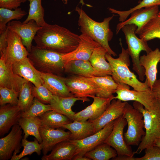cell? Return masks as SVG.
I'll return each instance as SVG.
<instances>
[{
  "label": "cell",
  "instance_id": "6da1fadb",
  "mask_svg": "<svg viewBox=\"0 0 160 160\" xmlns=\"http://www.w3.org/2000/svg\"><path fill=\"white\" fill-rule=\"evenodd\" d=\"M34 40L38 47L65 54L77 47L80 37L65 28L46 23L37 31Z\"/></svg>",
  "mask_w": 160,
  "mask_h": 160
},
{
  "label": "cell",
  "instance_id": "7a4b0ae2",
  "mask_svg": "<svg viewBox=\"0 0 160 160\" xmlns=\"http://www.w3.org/2000/svg\"><path fill=\"white\" fill-rule=\"evenodd\" d=\"M75 11L79 15V26L81 34L92 38L104 48L109 54L116 56V53L110 47L109 42L113 37V33L110 28V22L114 15L105 18L101 22H98L90 17L81 9L77 7Z\"/></svg>",
  "mask_w": 160,
  "mask_h": 160
},
{
  "label": "cell",
  "instance_id": "3957f363",
  "mask_svg": "<svg viewBox=\"0 0 160 160\" xmlns=\"http://www.w3.org/2000/svg\"><path fill=\"white\" fill-rule=\"evenodd\" d=\"M120 44L121 52L118 57L114 58L107 53L105 55L106 59L111 66V76L114 81L118 84H124L130 86L136 91H145L150 89L147 79L144 82L140 81L135 74L129 70L130 55L127 49L123 47L121 41Z\"/></svg>",
  "mask_w": 160,
  "mask_h": 160
},
{
  "label": "cell",
  "instance_id": "277c9868",
  "mask_svg": "<svg viewBox=\"0 0 160 160\" xmlns=\"http://www.w3.org/2000/svg\"><path fill=\"white\" fill-rule=\"evenodd\" d=\"M134 108L141 112L143 116L145 135L138 145L135 154L140 153L145 149L154 145L155 141L160 137V100L152 109L148 110L138 102L133 103Z\"/></svg>",
  "mask_w": 160,
  "mask_h": 160
},
{
  "label": "cell",
  "instance_id": "5b68a950",
  "mask_svg": "<svg viewBox=\"0 0 160 160\" xmlns=\"http://www.w3.org/2000/svg\"><path fill=\"white\" fill-rule=\"evenodd\" d=\"M63 55L32 45L28 57L39 71L57 75L64 71Z\"/></svg>",
  "mask_w": 160,
  "mask_h": 160
},
{
  "label": "cell",
  "instance_id": "8992f818",
  "mask_svg": "<svg viewBox=\"0 0 160 160\" xmlns=\"http://www.w3.org/2000/svg\"><path fill=\"white\" fill-rule=\"evenodd\" d=\"M137 28L136 25L129 24L124 26L121 30L125 36L127 45V50L133 63L132 69L139 76V79L143 81L145 70L140 64V55L142 51H145L147 54L152 50L148 46L147 41L136 36L135 31Z\"/></svg>",
  "mask_w": 160,
  "mask_h": 160
},
{
  "label": "cell",
  "instance_id": "52a82bcc",
  "mask_svg": "<svg viewBox=\"0 0 160 160\" xmlns=\"http://www.w3.org/2000/svg\"><path fill=\"white\" fill-rule=\"evenodd\" d=\"M123 115L128 124L127 131L124 134L126 143L129 146H138L145 133L142 113L127 102Z\"/></svg>",
  "mask_w": 160,
  "mask_h": 160
},
{
  "label": "cell",
  "instance_id": "ba28073f",
  "mask_svg": "<svg viewBox=\"0 0 160 160\" xmlns=\"http://www.w3.org/2000/svg\"><path fill=\"white\" fill-rule=\"evenodd\" d=\"M116 92V95L114 99L122 101H134L139 102L148 110L152 109L159 99L151 89L145 91H136L130 89L129 86L124 84H118Z\"/></svg>",
  "mask_w": 160,
  "mask_h": 160
},
{
  "label": "cell",
  "instance_id": "9c48e42d",
  "mask_svg": "<svg viewBox=\"0 0 160 160\" xmlns=\"http://www.w3.org/2000/svg\"><path fill=\"white\" fill-rule=\"evenodd\" d=\"M127 124V121L123 115L115 120L113 129L104 142L115 150L117 156L133 157L135 154L130 146L126 143L124 139V129Z\"/></svg>",
  "mask_w": 160,
  "mask_h": 160
},
{
  "label": "cell",
  "instance_id": "30bf717a",
  "mask_svg": "<svg viewBox=\"0 0 160 160\" xmlns=\"http://www.w3.org/2000/svg\"><path fill=\"white\" fill-rule=\"evenodd\" d=\"M21 128L18 124L13 126L9 133L0 139V160H8L20 152L23 138Z\"/></svg>",
  "mask_w": 160,
  "mask_h": 160
},
{
  "label": "cell",
  "instance_id": "8fae6325",
  "mask_svg": "<svg viewBox=\"0 0 160 160\" xmlns=\"http://www.w3.org/2000/svg\"><path fill=\"white\" fill-rule=\"evenodd\" d=\"M63 78L70 92L75 97L87 98L95 95L98 91L97 85L88 77L75 75Z\"/></svg>",
  "mask_w": 160,
  "mask_h": 160
},
{
  "label": "cell",
  "instance_id": "7c38bea8",
  "mask_svg": "<svg viewBox=\"0 0 160 160\" xmlns=\"http://www.w3.org/2000/svg\"><path fill=\"white\" fill-rule=\"evenodd\" d=\"M114 121L110 122L99 131L84 138L80 140H71L76 147L75 155L84 156L86 153L104 143L113 129Z\"/></svg>",
  "mask_w": 160,
  "mask_h": 160
},
{
  "label": "cell",
  "instance_id": "4fadbf2b",
  "mask_svg": "<svg viewBox=\"0 0 160 160\" xmlns=\"http://www.w3.org/2000/svg\"><path fill=\"white\" fill-rule=\"evenodd\" d=\"M29 53L23 45L20 37L9 30L7 47L5 53L3 54L5 63L12 65L28 57Z\"/></svg>",
  "mask_w": 160,
  "mask_h": 160
},
{
  "label": "cell",
  "instance_id": "5bb4252c",
  "mask_svg": "<svg viewBox=\"0 0 160 160\" xmlns=\"http://www.w3.org/2000/svg\"><path fill=\"white\" fill-rule=\"evenodd\" d=\"M114 97L113 95L109 98H104L95 95L91 96L90 97L93 99L92 103L84 109L76 113L73 121H84L95 120L105 111Z\"/></svg>",
  "mask_w": 160,
  "mask_h": 160
},
{
  "label": "cell",
  "instance_id": "9a60e30c",
  "mask_svg": "<svg viewBox=\"0 0 160 160\" xmlns=\"http://www.w3.org/2000/svg\"><path fill=\"white\" fill-rule=\"evenodd\" d=\"M39 130L42 140V151L44 155L47 154L58 143L70 139L71 137L69 131L66 132L60 128L53 129L41 126Z\"/></svg>",
  "mask_w": 160,
  "mask_h": 160
},
{
  "label": "cell",
  "instance_id": "2e32d148",
  "mask_svg": "<svg viewBox=\"0 0 160 160\" xmlns=\"http://www.w3.org/2000/svg\"><path fill=\"white\" fill-rule=\"evenodd\" d=\"M42 27L38 26L33 20L23 23L17 20H12L8 23L7 28L16 33L21 38L23 45L29 52L32 46V43L37 31Z\"/></svg>",
  "mask_w": 160,
  "mask_h": 160
},
{
  "label": "cell",
  "instance_id": "e0dca14e",
  "mask_svg": "<svg viewBox=\"0 0 160 160\" xmlns=\"http://www.w3.org/2000/svg\"><path fill=\"white\" fill-rule=\"evenodd\" d=\"M79 37L80 41L77 47L73 51L63 55L62 58L64 63L76 60L89 61L95 49L101 46L85 34H81Z\"/></svg>",
  "mask_w": 160,
  "mask_h": 160
},
{
  "label": "cell",
  "instance_id": "ac0fdd59",
  "mask_svg": "<svg viewBox=\"0 0 160 160\" xmlns=\"http://www.w3.org/2000/svg\"><path fill=\"white\" fill-rule=\"evenodd\" d=\"M159 12V6L145 7L135 10L131 13L130 17L117 25L116 33H118L124 26L134 24L137 26L135 33L138 31L146 23L156 16Z\"/></svg>",
  "mask_w": 160,
  "mask_h": 160
},
{
  "label": "cell",
  "instance_id": "d6986e66",
  "mask_svg": "<svg viewBox=\"0 0 160 160\" xmlns=\"http://www.w3.org/2000/svg\"><path fill=\"white\" fill-rule=\"evenodd\" d=\"M127 102L113 99L99 117L94 120H88L92 124L94 133L100 130L110 122L123 115Z\"/></svg>",
  "mask_w": 160,
  "mask_h": 160
},
{
  "label": "cell",
  "instance_id": "ffe728a7",
  "mask_svg": "<svg viewBox=\"0 0 160 160\" xmlns=\"http://www.w3.org/2000/svg\"><path fill=\"white\" fill-rule=\"evenodd\" d=\"M0 55V87L19 92L23 84L27 81L15 74L13 71L12 65L5 63L4 54Z\"/></svg>",
  "mask_w": 160,
  "mask_h": 160
},
{
  "label": "cell",
  "instance_id": "44dd1931",
  "mask_svg": "<svg viewBox=\"0 0 160 160\" xmlns=\"http://www.w3.org/2000/svg\"><path fill=\"white\" fill-rule=\"evenodd\" d=\"M14 72L37 87L44 84L41 72L33 65L28 57L12 65Z\"/></svg>",
  "mask_w": 160,
  "mask_h": 160
},
{
  "label": "cell",
  "instance_id": "7402d4cb",
  "mask_svg": "<svg viewBox=\"0 0 160 160\" xmlns=\"http://www.w3.org/2000/svg\"><path fill=\"white\" fill-rule=\"evenodd\" d=\"M22 111L17 105L7 104L0 107V136L8 133L14 125L18 124Z\"/></svg>",
  "mask_w": 160,
  "mask_h": 160
},
{
  "label": "cell",
  "instance_id": "603a6c76",
  "mask_svg": "<svg viewBox=\"0 0 160 160\" xmlns=\"http://www.w3.org/2000/svg\"><path fill=\"white\" fill-rule=\"evenodd\" d=\"M160 60V50L158 48L140 57V64L145 69L146 79L151 89L157 80V66Z\"/></svg>",
  "mask_w": 160,
  "mask_h": 160
},
{
  "label": "cell",
  "instance_id": "cb8c5ba5",
  "mask_svg": "<svg viewBox=\"0 0 160 160\" xmlns=\"http://www.w3.org/2000/svg\"><path fill=\"white\" fill-rule=\"evenodd\" d=\"M83 102L89 100L88 98H82L74 95L68 97H61L53 95L50 103L52 110L65 115L72 121L76 113L72 109V107L77 101Z\"/></svg>",
  "mask_w": 160,
  "mask_h": 160
},
{
  "label": "cell",
  "instance_id": "d4e9b609",
  "mask_svg": "<svg viewBox=\"0 0 160 160\" xmlns=\"http://www.w3.org/2000/svg\"><path fill=\"white\" fill-rule=\"evenodd\" d=\"M76 147L71 140L56 144L49 154L43 155L41 160H71L75 156Z\"/></svg>",
  "mask_w": 160,
  "mask_h": 160
},
{
  "label": "cell",
  "instance_id": "484cf974",
  "mask_svg": "<svg viewBox=\"0 0 160 160\" xmlns=\"http://www.w3.org/2000/svg\"><path fill=\"white\" fill-rule=\"evenodd\" d=\"M41 75L44 81L43 85L53 95L61 97L73 95L66 85L63 77L51 73L41 72Z\"/></svg>",
  "mask_w": 160,
  "mask_h": 160
},
{
  "label": "cell",
  "instance_id": "4316f807",
  "mask_svg": "<svg viewBox=\"0 0 160 160\" xmlns=\"http://www.w3.org/2000/svg\"><path fill=\"white\" fill-rule=\"evenodd\" d=\"M65 72L86 77L103 76L92 66L89 61L73 60L64 63Z\"/></svg>",
  "mask_w": 160,
  "mask_h": 160
},
{
  "label": "cell",
  "instance_id": "83f0119b",
  "mask_svg": "<svg viewBox=\"0 0 160 160\" xmlns=\"http://www.w3.org/2000/svg\"><path fill=\"white\" fill-rule=\"evenodd\" d=\"M106 50L100 46L93 51L89 60L92 66L103 76H111V70L110 64L105 57Z\"/></svg>",
  "mask_w": 160,
  "mask_h": 160
},
{
  "label": "cell",
  "instance_id": "f1b7e54d",
  "mask_svg": "<svg viewBox=\"0 0 160 160\" xmlns=\"http://www.w3.org/2000/svg\"><path fill=\"white\" fill-rule=\"evenodd\" d=\"M62 128L68 130L71 133L70 140H80L94 133L92 123L89 120L82 121L76 120L65 125Z\"/></svg>",
  "mask_w": 160,
  "mask_h": 160
},
{
  "label": "cell",
  "instance_id": "f546056e",
  "mask_svg": "<svg viewBox=\"0 0 160 160\" xmlns=\"http://www.w3.org/2000/svg\"><path fill=\"white\" fill-rule=\"evenodd\" d=\"M97 86L98 91L96 95L97 97L104 98H109L116 92L118 85L111 76L93 77L89 78Z\"/></svg>",
  "mask_w": 160,
  "mask_h": 160
},
{
  "label": "cell",
  "instance_id": "4dcf8cb0",
  "mask_svg": "<svg viewBox=\"0 0 160 160\" xmlns=\"http://www.w3.org/2000/svg\"><path fill=\"white\" fill-rule=\"evenodd\" d=\"M18 124L23 130L24 134L23 138L27 139L29 136H33L39 143H41L42 140L39 130L41 126V121L39 117H21L19 121Z\"/></svg>",
  "mask_w": 160,
  "mask_h": 160
},
{
  "label": "cell",
  "instance_id": "1f68e13d",
  "mask_svg": "<svg viewBox=\"0 0 160 160\" xmlns=\"http://www.w3.org/2000/svg\"><path fill=\"white\" fill-rule=\"evenodd\" d=\"M41 126L53 129H58L72 121L66 116L53 110L49 111L39 117Z\"/></svg>",
  "mask_w": 160,
  "mask_h": 160
},
{
  "label": "cell",
  "instance_id": "d6a6232c",
  "mask_svg": "<svg viewBox=\"0 0 160 160\" xmlns=\"http://www.w3.org/2000/svg\"><path fill=\"white\" fill-rule=\"evenodd\" d=\"M135 33L147 41L155 38L160 39V16L158 15L151 19Z\"/></svg>",
  "mask_w": 160,
  "mask_h": 160
},
{
  "label": "cell",
  "instance_id": "836d02e7",
  "mask_svg": "<svg viewBox=\"0 0 160 160\" xmlns=\"http://www.w3.org/2000/svg\"><path fill=\"white\" fill-rule=\"evenodd\" d=\"M117 156L113 148L108 144L103 143L85 153L84 156L91 160H108Z\"/></svg>",
  "mask_w": 160,
  "mask_h": 160
},
{
  "label": "cell",
  "instance_id": "e575fe53",
  "mask_svg": "<svg viewBox=\"0 0 160 160\" xmlns=\"http://www.w3.org/2000/svg\"><path fill=\"white\" fill-rule=\"evenodd\" d=\"M29 8L28 16L23 22L26 23L31 20L35 21L40 27L43 26L46 23L44 19V9L43 7L42 0H28Z\"/></svg>",
  "mask_w": 160,
  "mask_h": 160
},
{
  "label": "cell",
  "instance_id": "d590c367",
  "mask_svg": "<svg viewBox=\"0 0 160 160\" xmlns=\"http://www.w3.org/2000/svg\"><path fill=\"white\" fill-rule=\"evenodd\" d=\"M26 12L21 8H18L12 10L0 8V34L7 28V24L13 20H18L22 18L27 14Z\"/></svg>",
  "mask_w": 160,
  "mask_h": 160
},
{
  "label": "cell",
  "instance_id": "8d00e7d4",
  "mask_svg": "<svg viewBox=\"0 0 160 160\" xmlns=\"http://www.w3.org/2000/svg\"><path fill=\"white\" fill-rule=\"evenodd\" d=\"M27 81L22 85L19 93L18 106L22 112L28 110L32 104L34 97L33 93V87Z\"/></svg>",
  "mask_w": 160,
  "mask_h": 160
},
{
  "label": "cell",
  "instance_id": "74e56055",
  "mask_svg": "<svg viewBox=\"0 0 160 160\" xmlns=\"http://www.w3.org/2000/svg\"><path fill=\"white\" fill-rule=\"evenodd\" d=\"M21 143L23 148V150L19 154L12 156L11 160H19L34 153L39 156L41 155L42 150L41 145L36 138L33 141H29L27 139L23 138Z\"/></svg>",
  "mask_w": 160,
  "mask_h": 160
},
{
  "label": "cell",
  "instance_id": "f35d334b",
  "mask_svg": "<svg viewBox=\"0 0 160 160\" xmlns=\"http://www.w3.org/2000/svg\"><path fill=\"white\" fill-rule=\"evenodd\" d=\"M52 110L50 104H46L34 97L32 104L29 109L22 112L21 117L31 118L39 117L46 112Z\"/></svg>",
  "mask_w": 160,
  "mask_h": 160
},
{
  "label": "cell",
  "instance_id": "ab89813d",
  "mask_svg": "<svg viewBox=\"0 0 160 160\" xmlns=\"http://www.w3.org/2000/svg\"><path fill=\"white\" fill-rule=\"evenodd\" d=\"M156 5L160 6V0H143L137 5L128 10L119 11L111 8H109L108 9L111 12L118 14L119 16V21L122 22L126 20L131 13L135 10Z\"/></svg>",
  "mask_w": 160,
  "mask_h": 160
},
{
  "label": "cell",
  "instance_id": "60d3db41",
  "mask_svg": "<svg viewBox=\"0 0 160 160\" xmlns=\"http://www.w3.org/2000/svg\"><path fill=\"white\" fill-rule=\"evenodd\" d=\"M19 92L7 88L0 87V105L7 104L17 105Z\"/></svg>",
  "mask_w": 160,
  "mask_h": 160
},
{
  "label": "cell",
  "instance_id": "b9f144b4",
  "mask_svg": "<svg viewBox=\"0 0 160 160\" xmlns=\"http://www.w3.org/2000/svg\"><path fill=\"white\" fill-rule=\"evenodd\" d=\"M33 93L35 98L44 104H50L53 95L43 84L33 87Z\"/></svg>",
  "mask_w": 160,
  "mask_h": 160
},
{
  "label": "cell",
  "instance_id": "7bdbcfd3",
  "mask_svg": "<svg viewBox=\"0 0 160 160\" xmlns=\"http://www.w3.org/2000/svg\"><path fill=\"white\" fill-rule=\"evenodd\" d=\"M145 154L135 160H160V147L153 145L145 150Z\"/></svg>",
  "mask_w": 160,
  "mask_h": 160
},
{
  "label": "cell",
  "instance_id": "ee69618b",
  "mask_svg": "<svg viewBox=\"0 0 160 160\" xmlns=\"http://www.w3.org/2000/svg\"><path fill=\"white\" fill-rule=\"evenodd\" d=\"M21 3L20 0H0V7L15 9L18 8Z\"/></svg>",
  "mask_w": 160,
  "mask_h": 160
},
{
  "label": "cell",
  "instance_id": "f6af8a7d",
  "mask_svg": "<svg viewBox=\"0 0 160 160\" xmlns=\"http://www.w3.org/2000/svg\"><path fill=\"white\" fill-rule=\"evenodd\" d=\"M9 29L6 30L0 34V53L4 54L6 51L7 45V36Z\"/></svg>",
  "mask_w": 160,
  "mask_h": 160
},
{
  "label": "cell",
  "instance_id": "bcb514c9",
  "mask_svg": "<svg viewBox=\"0 0 160 160\" xmlns=\"http://www.w3.org/2000/svg\"><path fill=\"white\" fill-rule=\"evenodd\" d=\"M157 97L160 100V79L156 80L151 89Z\"/></svg>",
  "mask_w": 160,
  "mask_h": 160
},
{
  "label": "cell",
  "instance_id": "7dc6e473",
  "mask_svg": "<svg viewBox=\"0 0 160 160\" xmlns=\"http://www.w3.org/2000/svg\"><path fill=\"white\" fill-rule=\"evenodd\" d=\"M112 160H135V158L127 156L124 155L117 156L113 159Z\"/></svg>",
  "mask_w": 160,
  "mask_h": 160
},
{
  "label": "cell",
  "instance_id": "c3c4849f",
  "mask_svg": "<svg viewBox=\"0 0 160 160\" xmlns=\"http://www.w3.org/2000/svg\"><path fill=\"white\" fill-rule=\"evenodd\" d=\"M73 160H91L89 158L84 156L79 155H75L73 158Z\"/></svg>",
  "mask_w": 160,
  "mask_h": 160
},
{
  "label": "cell",
  "instance_id": "681fc988",
  "mask_svg": "<svg viewBox=\"0 0 160 160\" xmlns=\"http://www.w3.org/2000/svg\"><path fill=\"white\" fill-rule=\"evenodd\" d=\"M154 145L160 147V137L158 138L155 142Z\"/></svg>",
  "mask_w": 160,
  "mask_h": 160
},
{
  "label": "cell",
  "instance_id": "f907efd6",
  "mask_svg": "<svg viewBox=\"0 0 160 160\" xmlns=\"http://www.w3.org/2000/svg\"><path fill=\"white\" fill-rule=\"evenodd\" d=\"M79 3L81 4L82 5H85L84 2V0H80Z\"/></svg>",
  "mask_w": 160,
  "mask_h": 160
},
{
  "label": "cell",
  "instance_id": "816d5d0a",
  "mask_svg": "<svg viewBox=\"0 0 160 160\" xmlns=\"http://www.w3.org/2000/svg\"><path fill=\"white\" fill-rule=\"evenodd\" d=\"M68 0H62L63 2L65 4H67L68 3Z\"/></svg>",
  "mask_w": 160,
  "mask_h": 160
},
{
  "label": "cell",
  "instance_id": "f5cc1de1",
  "mask_svg": "<svg viewBox=\"0 0 160 160\" xmlns=\"http://www.w3.org/2000/svg\"><path fill=\"white\" fill-rule=\"evenodd\" d=\"M22 3H24L28 0H20Z\"/></svg>",
  "mask_w": 160,
  "mask_h": 160
},
{
  "label": "cell",
  "instance_id": "db71d44e",
  "mask_svg": "<svg viewBox=\"0 0 160 160\" xmlns=\"http://www.w3.org/2000/svg\"><path fill=\"white\" fill-rule=\"evenodd\" d=\"M158 15L160 16V11H159V13L158 14Z\"/></svg>",
  "mask_w": 160,
  "mask_h": 160
},
{
  "label": "cell",
  "instance_id": "11a10c76",
  "mask_svg": "<svg viewBox=\"0 0 160 160\" xmlns=\"http://www.w3.org/2000/svg\"><path fill=\"white\" fill-rule=\"evenodd\" d=\"M159 63H160V61H159Z\"/></svg>",
  "mask_w": 160,
  "mask_h": 160
}]
</instances>
